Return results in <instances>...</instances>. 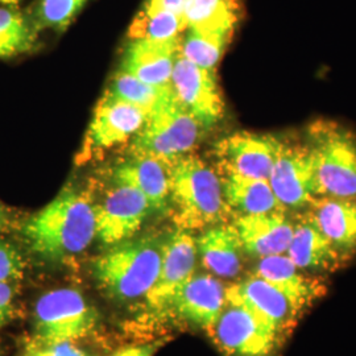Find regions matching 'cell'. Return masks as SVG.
I'll list each match as a JSON object with an SVG mask.
<instances>
[{
  "instance_id": "e575fe53",
  "label": "cell",
  "mask_w": 356,
  "mask_h": 356,
  "mask_svg": "<svg viewBox=\"0 0 356 356\" xmlns=\"http://www.w3.org/2000/svg\"><path fill=\"white\" fill-rule=\"evenodd\" d=\"M13 218L8 211V209L0 202V232H4L11 227Z\"/></svg>"
},
{
  "instance_id": "277c9868",
  "label": "cell",
  "mask_w": 356,
  "mask_h": 356,
  "mask_svg": "<svg viewBox=\"0 0 356 356\" xmlns=\"http://www.w3.org/2000/svg\"><path fill=\"white\" fill-rule=\"evenodd\" d=\"M318 179L319 197L356 201V134L332 120H317L307 131Z\"/></svg>"
},
{
  "instance_id": "44dd1931",
  "label": "cell",
  "mask_w": 356,
  "mask_h": 356,
  "mask_svg": "<svg viewBox=\"0 0 356 356\" xmlns=\"http://www.w3.org/2000/svg\"><path fill=\"white\" fill-rule=\"evenodd\" d=\"M197 252L213 275L232 279L242 270V243L232 225L220 223L204 229L195 239Z\"/></svg>"
},
{
  "instance_id": "e0dca14e",
  "label": "cell",
  "mask_w": 356,
  "mask_h": 356,
  "mask_svg": "<svg viewBox=\"0 0 356 356\" xmlns=\"http://www.w3.org/2000/svg\"><path fill=\"white\" fill-rule=\"evenodd\" d=\"M234 229L242 243L243 251L257 259L286 254L292 241L294 222L285 210L264 214L236 216Z\"/></svg>"
},
{
  "instance_id": "8992f818",
  "label": "cell",
  "mask_w": 356,
  "mask_h": 356,
  "mask_svg": "<svg viewBox=\"0 0 356 356\" xmlns=\"http://www.w3.org/2000/svg\"><path fill=\"white\" fill-rule=\"evenodd\" d=\"M98 312L82 293L72 288L54 289L38 298L33 312V338L47 343L76 342L98 323Z\"/></svg>"
},
{
  "instance_id": "f1b7e54d",
  "label": "cell",
  "mask_w": 356,
  "mask_h": 356,
  "mask_svg": "<svg viewBox=\"0 0 356 356\" xmlns=\"http://www.w3.org/2000/svg\"><path fill=\"white\" fill-rule=\"evenodd\" d=\"M88 0H40L36 13V28L64 31L72 24Z\"/></svg>"
},
{
  "instance_id": "603a6c76",
  "label": "cell",
  "mask_w": 356,
  "mask_h": 356,
  "mask_svg": "<svg viewBox=\"0 0 356 356\" xmlns=\"http://www.w3.org/2000/svg\"><path fill=\"white\" fill-rule=\"evenodd\" d=\"M254 275L292 293L309 306L325 293V288L318 281L304 275V270L297 267L286 254L259 259Z\"/></svg>"
},
{
  "instance_id": "7a4b0ae2",
  "label": "cell",
  "mask_w": 356,
  "mask_h": 356,
  "mask_svg": "<svg viewBox=\"0 0 356 356\" xmlns=\"http://www.w3.org/2000/svg\"><path fill=\"white\" fill-rule=\"evenodd\" d=\"M177 229H206L225 223L231 211L219 173L188 153L170 164V209Z\"/></svg>"
},
{
  "instance_id": "9c48e42d",
  "label": "cell",
  "mask_w": 356,
  "mask_h": 356,
  "mask_svg": "<svg viewBox=\"0 0 356 356\" xmlns=\"http://www.w3.org/2000/svg\"><path fill=\"white\" fill-rule=\"evenodd\" d=\"M268 181L285 211H306L319 198L316 166L306 144L281 141Z\"/></svg>"
},
{
  "instance_id": "4316f807",
  "label": "cell",
  "mask_w": 356,
  "mask_h": 356,
  "mask_svg": "<svg viewBox=\"0 0 356 356\" xmlns=\"http://www.w3.org/2000/svg\"><path fill=\"white\" fill-rule=\"evenodd\" d=\"M231 40L226 36L186 29L179 42V56L207 70H216Z\"/></svg>"
},
{
  "instance_id": "30bf717a",
  "label": "cell",
  "mask_w": 356,
  "mask_h": 356,
  "mask_svg": "<svg viewBox=\"0 0 356 356\" xmlns=\"http://www.w3.org/2000/svg\"><path fill=\"white\" fill-rule=\"evenodd\" d=\"M226 300L245 306L282 335L293 330L307 304L256 275L226 288Z\"/></svg>"
},
{
  "instance_id": "8fae6325",
  "label": "cell",
  "mask_w": 356,
  "mask_h": 356,
  "mask_svg": "<svg viewBox=\"0 0 356 356\" xmlns=\"http://www.w3.org/2000/svg\"><path fill=\"white\" fill-rule=\"evenodd\" d=\"M148 200L135 188L114 182L101 204H95V238L104 245L132 239L152 213Z\"/></svg>"
},
{
  "instance_id": "3957f363",
  "label": "cell",
  "mask_w": 356,
  "mask_h": 356,
  "mask_svg": "<svg viewBox=\"0 0 356 356\" xmlns=\"http://www.w3.org/2000/svg\"><path fill=\"white\" fill-rule=\"evenodd\" d=\"M161 243L152 236L128 239L99 256L92 273L104 294L118 301L147 297L157 280Z\"/></svg>"
},
{
  "instance_id": "7402d4cb",
  "label": "cell",
  "mask_w": 356,
  "mask_h": 356,
  "mask_svg": "<svg viewBox=\"0 0 356 356\" xmlns=\"http://www.w3.org/2000/svg\"><path fill=\"white\" fill-rule=\"evenodd\" d=\"M225 201L229 211L238 216L264 214L284 210L279 204L269 181L264 178H252L220 172Z\"/></svg>"
},
{
  "instance_id": "cb8c5ba5",
  "label": "cell",
  "mask_w": 356,
  "mask_h": 356,
  "mask_svg": "<svg viewBox=\"0 0 356 356\" xmlns=\"http://www.w3.org/2000/svg\"><path fill=\"white\" fill-rule=\"evenodd\" d=\"M241 8V0H189L184 22L186 29L231 38Z\"/></svg>"
},
{
  "instance_id": "d6a6232c",
  "label": "cell",
  "mask_w": 356,
  "mask_h": 356,
  "mask_svg": "<svg viewBox=\"0 0 356 356\" xmlns=\"http://www.w3.org/2000/svg\"><path fill=\"white\" fill-rule=\"evenodd\" d=\"M164 344H165V341H156L151 343L128 346V347L116 351L113 356H154Z\"/></svg>"
},
{
  "instance_id": "52a82bcc",
  "label": "cell",
  "mask_w": 356,
  "mask_h": 356,
  "mask_svg": "<svg viewBox=\"0 0 356 356\" xmlns=\"http://www.w3.org/2000/svg\"><path fill=\"white\" fill-rule=\"evenodd\" d=\"M207 331L219 350L229 356H270L284 337L252 310L229 301Z\"/></svg>"
},
{
  "instance_id": "d4e9b609",
  "label": "cell",
  "mask_w": 356,
  "mask_h": 356,
  "mask_svg": "<svg viewBox=\"0 0 356 356\" xmlns=\"http://www.w3.org/2000/svg\"><path fill=\"white\" fill-rule=\"evenodd\" d=\"M185 32L186 26L181 16L143 4L128 29V38L172 41L182 38Z\"/></svg>"
},
{
  "instance_id": "2e32d148",
  "label": "cell",
  "mask_w": 356,
  "mask_h": 356,
  "mask_svg": "<svg viewBox=\"0 0 356 356\" xmlns=\"http://www.w3.org/2000/svg\"><path fill=\"white\" fill-rule=\"evenodd\" d=\"M163 159L131 153L114 166L111 179L126 184L148 200L153 211L164 213L170 209V164Z\"/></svg>"
},
{
  "instance_id": "f546056e",
  "label": "cell",
  "mask_w": 356,
  "mask_h": 356,
  "mask_svg": "<svg viewBox=\"0 0 356 356\" xmlns=\"http://www.w3.org/2000/svg\"><path fill=\"white\" fill-rule=\"evenodd\" d=\"M24 273V259L13 243L0 239V282H17Z\"/></svg>"
},
{
  "instance_id": "d6986e66",
  "label": "cell",
  "mask_w": 356,
  "mask_h": 356,
  "mask_svg": "<svg viewBox=\"0 0 356 356\" xmlns=\"http://www.w3.org/2000/svg\"><path fill=\"white\" fill-rule=\"evenodd\" d=\"M286 254L302 270H335L346 261L305 211L294 222L292 241Z\"/></svg>"
},
{
  "instance_id": "4fadbf2b",
  "label": "cell",
  "mask_w": 356,
  "mask_h": 356,
  "mask_svg": "<svg viewBox=\"0 0 356 356\" xmlns=\"http://www.w3.org/2000/svg\"><path fill=\"white\" fill-rule=\"evenodd\" d=\"M281 140L272 135L236 132L216 144L219 172L268 179Z\"/></svg>"
},
{
  "instance_id": "4dcf8cb0",
  "label": "cell",
  "mask_w": 356,
  "mask_h": 356,
  "mask_svg": "<svg viewBox=\"0 0 356 356\" xmlns=\"http://www.w3.org/2000/svg\"><path fill=\"white\" fill-rule=\"evenodd\" d=\"M17 356H92L88 351L78 347L74 342L47 343L31 338L23 346Z\"/></svg>"
},
{
  "instance_id": "5b68a950",
  "label": "cell",
  "mask_w": 356,
  "mask_h": 356,
  "mask_svg": "<svg viewBox=\"0 0 356 356\" xmlns=\"http://www.w3.org/2000/svg\"><path fill=\"white\" fill-rule=\"evenodd\" d=\"M204 131L195 118L178 103L173 90L166 92L132 139L131 153L175 161L193 151Z\"/></svg>"
},
{
  "instance_id": "836d02e7",
  "label": "cell",
  "mask_w": 356,
  "mask_h": 356,
  "mask_svg": "<svg viewBox=\"0 0 356 356\" xmlns=\"http://www.w3.org/2000/svg\"><path fill=\"white\" fill-rule=\"evenodd\" d=\"M189 0H145L144 4L157 10H164L168 13H176L184 19V13Z\"/></svg>"
},
{
  "instance_id": "5bb4252c",
  "label": "cell",
  "mask_w": 356,
  "mask_h": 356,
  "mask_svg": "<svg viewBox=\"0 0 356 356\" xmlns=\"http://www.w3.org/2000/svg\"><path fill=\"white\" fill-rule=\"evenodd\" d=\"M226 288L211 275H193L166 301V307L177 318L209 330L222 314Z\"/></svg>"
},
{
  "instance_id": "ffe728a7",
  "label": "cell",
  "mask_w": 356,
  "mask_h": 356,
  "mask_svg": "<svg viewBox=\"0 0 356 356\" xmlns=\"http://www.w3.org/2000/svg\"><path fill=\"white\" fill-rule=\"evenodd\" d=\"M306 211L346 260L356 254V201L319 197Z\"/></svg>"
},
{
  "instance_id": "6da1fadb",
  "label": "cell",
  "mask_w": 356,
  "mask_h": 356,
  "mask_svg": "<svg viewBox=\"0 0 356 356\" xmlns=\"http://www.w3.org/2000/svg\"><path fill=\"white\" fill-rule=\"evenodd\" d=\"M31 252L51 261L82 254L97 234L95 204L90 193L66 186L22 227Z\"/></svg>"
},
{
  "instance_id": "ac0fdd59",
  "label": "cell",
  "mask_w": 356,
  "mask_h": 356,
  "mask_svg": "<svg viewBox=\"0 0 356 356\" xmlns=\"http://www.w3.org/2000/svg\"><path fill=\"white\" fill-rule=\"evenodd\" d=\"M181 38L172 41L129 40L120 69L154 88H170Z\"/></svg>"
},
{
  "instance_id": "9a60e30c",
  "label": "cell",
  "mask_w": 356,
  "mask_h": 356,
  "mask_svg": "<svg viewBox=\"0 0 356 356\" xmlns=\"http://www.w3.org/2000/svg\"><path fill=\"white\" fill-rule=\"evenodd\" d=\"M197 244L191 231L177 229L161 243V263L157 280L147 300L152 307L161 309L178 288L194 275Z\"/></svg>"
},
{
  "instance_id": "484cf974",
  "label": "cell",
  "mask_w": 356,
  "mask_h": 356,
  "mask_svg": "<svg viewBox=\"0 0 356 356\" xmlns=\"http://www.w3.org/2000/svg\"><path fill=\"white\" fill-rule=\"evenodd\" d=\"M38 28L23 13L0 7V58H10L36 45Z\"/></svg>"
},
{
  "instance_id": "1f68e13d",
  "label": "cell",
  "mask_w": 356,
  "mask_h": 356,
  "mask_svg": "<svg viewBox=\"0 0 356 356\" xmlns=\"http://www.w3.org/2000/svg\"><path fill=\"white\" fill-rule=\"evenodd\" d=\"M15 297H16L15 282H8V284L0 282V329L6 326L13 317Z\"/></svg>"
},
{
  "instance_id": "ba28073f",
  "label": "cell",
  "mask_w": 356,
  "mask_h": 356,
  "mask_svg": "<svg viewBox=\"0 0 356 356\" xmlns=\"http://www.w3.org/2000/svg\"><path fill=\"white\" fill-rule=\"evenodd\" d=\"M147 115L139 107L124 102L106 91L97 104L88 132L78 152V165L132 140L144 126Z\"/></svg>"
},
{
  "instance_id": "7c38bea8",
  "label": "cell",
  "mask_w": 356,
  "mask_h": 356,
  "mask_svg": "<svg viewBox=\"0 0 356 356\" xmlns=\"http://www.w3.org/2000/svg\"><path fill=\"white\" fill-rule=\"evenodd\" d=\"M170 86L178 103L204 129L216 126L225 114V101L216 82V70H207L179 56Z\"/></svg>"
},
{
  "instance_id": "83f0119b",
  "label": "cell",
  "mask_w": 356,
  "mask_h": 356,
  "mask_svg": "<svg viewBox=\"0 0 356 356\" xmlns=\"http://www.w3.org/2000/svg\"><path fill=\"white\" fill-rule=\"evenodd\" d=\"M172 86L168 89L154 88L152 85H148L140 81L139 78L120 69L115 74L110 89H107V91L116 98L139 107L141 111L148 115L152 113L156 106L161 102L166 92H169Z\"/></svg>"
}]
</instances>
